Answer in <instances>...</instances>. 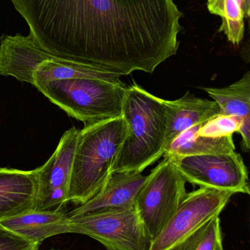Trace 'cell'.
Segmentation results:
<instances>
[{"instance_id":"3957f363","label":"cell","mask_w":250,"mask_h":250,"mask_svg":"<svg viewBox=\"0 0 250 250\" xmlns=\"http://www.w3.org/2000/svg\"><path fill=\"white\" fill-rule=\"evenodd\" d=\"M36 88L87 126L121 117L128 86L120 79H70L50 81Z\"/></svg>"},{"instance_id":"ac0fdd59","label":"cell","mask_w":250,"mask_h":250,"mask_svg":"<svg viewBox=\"0 0 250 250\" xmlns=\"http://www.w3.org/2000/svg\"><path fill=\"white\" fill-rule=\"evenodd\" d=\"M240 123V119L237 117L220 114L204 123L198 134L201 136L209 138H223L233 135L239 130Z\"/></svg>"},{"instance_id":"52a82bcc","label":"cell","mask_w":250,"mask_h":250,"mask_svg":"<svg viewBox=\"0 0 250 250\" xmlns=\"http://www.w3.org/2000/svg\"><path fill=\"white\" fill-rule=\"evenodd\" d=\"M172 160L186 182L201 188L250 195L248 168L236 151Z\"/></svg>"},{"instance_id":"6da1fadb","label":"cell","mask_w":250,"mask_h":250,"mask_svg":"<svg viewBox=\"0 0 250 250\" xmlns=\"http://www.w3.org/2000/svg\"><path fill=\"white\" fill-rule=\"evenodd\" d=\"M122 117L127 135L112 173H142L164 153L168 116L164 100L134 83L126 90Z\"/></svg>"},{"instance_id":"9a60e30c","label":"cell","mask_w":250,"mask_h":250,"mask_svg":"<svg viewBox=\"0 0 250 250\" xmlns=\"http://www.w3.org/2000/svg\"><path fill=\"white\" fill-rule=\"evenodd\" d=\"M218 104L222 115L245 118L250 116V73L224 88L202 87Z\"/></svg>"},{"instance_id":"277c9868","label":"cell","mask_w":250,"mask_h":250,"mask_svg":"<svg viewBox=\"0 0 250 250\" xmlns=\"http://www.w3.org/2000/svg\"><path fill=\"white\" fill-rule=\"evenodd\" d=\"M186 180L172 159L164 160L147 176L136 195L135 208L151 242L154 241L186 196Z\"/></svg>"},{"instance_id":"d6986e66","label":"cell","mask_w":250,"mask_h":250,"mask_svg":"<svg viewBox=\"0 0 250 250\" xmlns=\"http://www.w3.org/2000/svg\"><path fill=\"white\" fill-rule=\"evenodd\" d=\"M39 245L0 226V250H38Z\"/></svg>"},{"instance_id":"44dd1931","label":"cell","mask_w":250,"mask_h":250,"mask_svg":"<svg viewBox=\"0 0 250 250\" xmlns=\"http://www.w3.org/2000/svg\"><path fill=\"white\" fill-rule=\"evenodd\" d=\"M239 7L242 9L244 17L249 18L250 15V0H236Z\"/></svg>"},{"instance_id":"7a4b0ae2","label":"cell","mask_w":250,"mask_h":250,"mask_svg":"<svg viewBox=\"0 0 250 250\" xmlns=\"http://www.w3.org/2000/svg\"><path fill=\"white\" fill-rule=\"evenodd\" d=\"M127 132L122 116L79 129L68 202L83 205L100 192L112 174Z\"/></svg>"},{"instance_id":"ffe728a7","label":"cell","mask_w":250,"mask_h":250,"mask_svg":"<svg viewBox=\"0 0 250 250\" xmlns=\"http://www.w3.org/2000/svg\"><path fill=\"white\" fill-rule=\"evenodd\" d=\"M238 133L242 135L243 151H249L250 147V116L241 120Z\"/></svg>"},{"instance_id":"9c48e42d","label":"cell","mask_w":250,"mask_h":250,"mask_svg":"<svg viewBox=\"0 0 250 250\" xmlns=\"http://www.w3.org/2000/svg\"><path fill=\"white\" fill-rule=\"evenodd\" d=\"M147 176L137 172H114L100 192L92 199L72 210L68 217L92 211L135 207V199Z\"/></svg>"},{"instance_id":"7c38bea8","label":"cell","mask_w":250,"mask_h":250,"mask_svg":"<svg viewBox=\"0 0 250 250\" xmlns=\"http://www.w3.org/2000/svg\"><path fill=\"white\" fill-rule=\"evenodd\" d=\"M0 226L38 245L52 236L70 233L68 217L62 209L31 210L1 220Z\"/></svg>"},{"instance_id":"e0dca14e","label":"cell","mask_w":250,"mask_h":250,"mask_svg":"<svg viewBox=\"0 0 250 250\" xmlns=\"http://www.w3.org/2000/svg\"><path fill=\"white\" fill-rule=\"evenodd\" d=\"M174 250H224L220 216L211 219Z\"/></svg>"},{"instance_id":"8fae6325","label":"cell","mask_w":250,"mask_h":250,"mask_svg":"<svg viewBox=\"0 0 250 250\" xmlns=\"http://www.w3.org/2000/svg\"><path fill=\"white\" fill-rule=\"evenodd\" d=\"M164 103L168 116L165 148L183 131L221 114L215 101L198 98L189 92L176 101L164 100Z\"/></svg>"},{"instance_id":"4fadbf2b","label":"cell","mask_w":250,"mask_h":250,"mask_svg":"<svg viewBox=\"0 0 250 250\" xmlns=\"http://www.w3.org/2000/svg\"><path fill=\"white\" fill-rule=\"evenodd\" d=\"M120 75L95 66L66 60L47 52L45 60L38 64L33 75V86L36 87L50 81L70 79H96L120 80Z\"/></svg>"},{"instance_id":"2e32d148","label":"cell","mask_w":250,"mask_h":250,"mask_svg":"<svg viewBox=\"0 0 250 250\" xmlns=\"http://www.w3.org/2000/svg\"><path fill=\"white\" fill-rule=\"evenodd\" d=\"M210 13L221 16L220 32H224L233 45H239L245 34V17L236 0H208Z\"/></svg>"},{"instance_id":"5b68a950","label":"cell","mask_w":250,"mask_h":250,"mask_svg":"<svg viewBox=\"0 0 250 250\" xmlns=\"http://www.w3.org/2000/svg\"><path fill=\"white\" fill-rule=\"evenodd\" d=\"M68 226L70 233L89 236L107 250H148L151 243L135 207L68 217Z\"/></svg>"},{"instance_id":"8992f818","label":"cell","mask_w":250,"mask_h":250,"mask_svg":"<svg viewBox=\"0 0 250 250\" xmlns=\"http://www.w3.org/2000/svg\"><path fill=\"white\" fill-rule=\"evenodd\" d=\"M234 193L201 188L187 193L148 250H174L214 217L220 216Z\"/></svg>"},{"instance_id":"30bf717a","label":"cell","mask_w":250,"mask_h":250,"mask_svg":"<svg viewBox=\"0 0 250 250\" xmlns=\"http://www.w3.org/2000/svg\"><path fill=\"white\" fill-rule=\"evenodd\" d=\"M36 170L0 168V221L35 208Z\"/></svg>"},{"instance_id":"ba28073f","label":"cell","mask_w":250,"mask_h":250,"mask_svg":"<svg viewBox=\"0 0 250 250\" xmlns=\"http://www.w3.org/2000/svg\"><path fill=\"white\" fill-rule=\"evenodd\" d=\"M79 129L66 131L48 161L36 170L35 210H60L67 204Z\"/></svg>"},{"instance_id":"5bb4252c","label":"cell","mask_w":250,"mask_h":250,"mask_svg":"<svg viewBox=\"0 0 250 250\" xmlns=\"http://www.w3.org/2000/svg\"><path fill=\"white\" fill-rule=\"evenodd\" d=\"M202 124L183 131L165 148L163 157L179 158L188 156L226 154L235 151L233 135L223 138L201 136L198 132Z\"/></svg>"}]
</instances>
